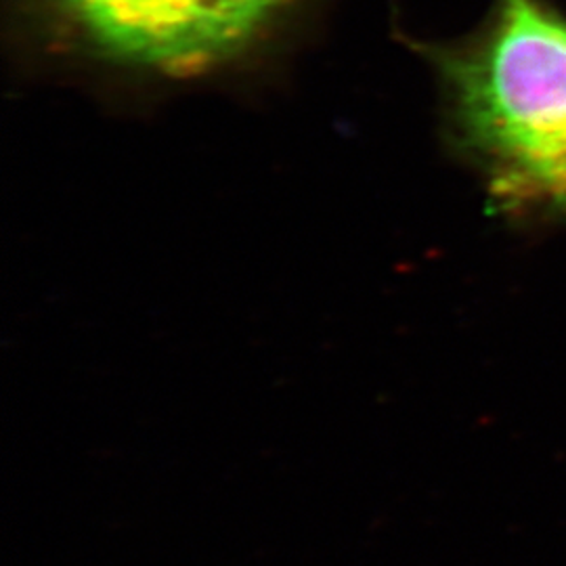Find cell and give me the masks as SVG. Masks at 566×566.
<instances>
[{
  "label": "cell",
  "mask_w": 566,
  "mask_h": 566,
  "mask_svg": "<svg viewBox=\"0 0 566 566\" xmlns=\"http://www.w3.org/2000/svg\"><path fill=\"white\" fill-rule=\"evenodd\" d=\"M455 151L493 202L566 223V15L547 0H495L464 41L424 51Z\"/></svg>",
  "instance_id": "obj_1"
},
{
  "label": "cell",
  "mask_w": 566,
  "mask_h": 566,
  "mask_svg": "<svg viewBox=\"0 0 566 566\" xmlns=\"http://www.w3.org/2000/svg\"><path fill=\"white\" fill-rule=\"evenodd\" d=\"M82 46L160 74L221 65L250 49L294 0H42Z\"/></svg>",
  "instance_id": "obj_2"
}]
</instances>
